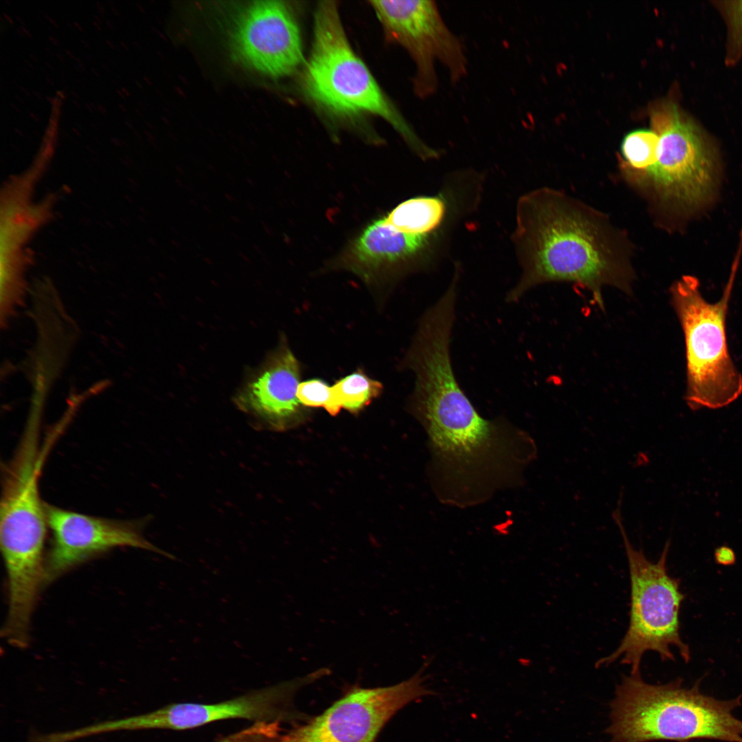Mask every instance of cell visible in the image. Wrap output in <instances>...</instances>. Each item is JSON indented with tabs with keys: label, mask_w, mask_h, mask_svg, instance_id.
I'll return each instance as SVG.
<instances>
[{
	"label": "cell",
	"mask_w": 742,
	"mask_h": 742,
	"mask_svg": "<svg viewBox=\"0 0 742 742\" xmlns=\"http://www.w3.org/2000/svg\"><path fill=\"white\" fill-rule=\"evenodd\" d=\"M658 141L657 134L652 129H637L628 133L621 144L620 173L640 172L651 166Z\"/></svg>",
	"instance_id": "obj_17"
},
{
	"label": "cell",
	"mask_w": 742,
	"mask_h": 742,
	"mask_svg": "<svg viewBox=\"0 0 742 742\" xmlns=\"http://www.w3.org/2000/svg\"><path fill=\"white\" fill-rule=\"evenodd\" d=\"M622 495L612 513L623 539L628 560L631 584V609L628 629L619 646L611 654L599 659L596 666H607L620 660L629 665L631 674L640 673L644 654L657 653L662 660H675L673 647H676L685 661L690 660L688 644L679 634V613L684 594L679 590L677 578L667 572L666 561L671 546L668 540L656 562H652L642 550L631 544L622 523Z\"/></svg>",
	"instance_id": "obj_7"
},
{
	"label": "cell",
	"mask_w": 742,
	"mask_h": 742,
	"mask_svg": "<svg viewBox=\"0 0 742 742\" xmlns=\"http://www.w3.org/2000/svg\"><path fill=\"white\" fill-rule=\"evenodd\" d=\"M382 385L357 371L337 381L332 387L335 399L339 407L356 412L364 406L382 390Z\"/></svg>",
	"instance_id": "obj_18"
},
{
	"label": "cell",
	"mask_w": 742,
	"mask_h": 742,
	"mask_svg": "<svg viewBox=\"0 0 742 742\" xmlns=\"http://www.w3.org/2000/svg\"><path fill=\"white\" fill-rule=\"evenodd\" d=\"M416 411L429 437L434 492L446 504H480L521 483L537 456L534 440L505 418L480 415L460 387L451 361L437 358L416 376Z\"/></svg>",
	"instance_id": "obj_1"
},
{
	"label": "cell",
	"mask_w": 742,
	"mask_h": 742,
	"mask_svg": "<svg viewBox=\"0 0 742 742\" xmlns=\"http://www.w3.org/2000/svg\"><path fill=\"white\" fill-rule=\"evenodd\" d=\"M650 117L659 137L655 161L643 171L621 175L645 201L655 224L665 228L709 201L717 160L708 138L675 104L655 106Z\"/></svg>",
	"instance_id": "obj_4"
},
{
	"label": "cell",
	"mask_w": 742,
	"mask_h": 742,
	"mask_svg": "<svg viewBox=\"0 0 742 742\" xmlns=\"http://www.w3.org/2000/svg\"><path fill=\"white\" fill-rule=\"evenodd\" d=\"M315 681V675L310 673L222 701L171 703L146 713L113 720L112 728L115 732L182 731L232 719L247 720L252 723H280L291 726L304 721V715L295 706L297 693Z\"/></svg>",
	"instance_id": "obj_9"
},
{
	"label": "cell",
	"mask_w": 742,
	"mask_h": 742,
	"mask_svg": "<svg viewBox=\"0 0 742 742\" xmlns=\"http://www.w3.org/2000/svg\"><path fill=\"white\" fill-rule=\"evenodd\" d=\"M512 241L521 273L508 292L507 302L548 282L581 286L600 308L604 286L632 291L633 245L626 232L604 213L564 192L543 187L522 195Z\"/></svg>",
	"instance_id": "obj_2"
},
{
	"label": "cell",
	"mask_w": 742,
	"mask_h": 742,
	"mask_svg": "<svg viewBox=\"0 0 742 742\" xmlns=\"http://www.w3.org/2000/svg\"><path fill=\"white\" fill-rule=\"evenodd\" d=\"M732 3L725 8L730 27L731 54L734 56L742 49V1Z\"/></svg>",
	"instance_id": "obj_21"
},
{
	"label": "cell",
	"mask_w": 742,
	"mask_h": 742,
	"mask_svg": "<svg viewBox=\"0 0 742 742\" xmlns=\"http://www.w3.org/2000/svg\"><path fill=\"white\" fill-rule=\"evenodd\" d=\"M38 429H27L6 468L0 508L1 546L44 547L47 519L40 497L38 479L43 455Z\"/></svg>",
	"instance_id": "obj_13"
},
{
	"label": "cell",
	"mask_w": 742,
	"mask_h": 742,
	"mask_svg": "<svg viewBox=\"0 0 742 742\" xmlns=\"http://www.w3.org/2000/svg\"><path fill=\"white\" fill-rule=\"evenodd\" d=\"M741 699V695L728 700L707 695L699 682L690 688L682 679L653 685L631 674L616 687L607 732L610 742H742V720L733 713Z\"/></svg>",
	"instance_id": "obj_3"
},
{
	"label": "cell",
	"mask_w": 742,
	"mask_h": 742,
	"mask_svg": "<svg viewBox=\"0 0 742 742\" xmlns=\"http://www.w3.org/2000/svg\"><path fill=\"white\" fill-rule=\"evenodd\" d=\"M432 236L399 232L383 218L368 226L350 245L340 258V265L369 279L383 269L420 255L429 247Z\"/></svg>",
	"instance_id": "obj_14"
},
{
	"label": "cell",
	"mask_w": 742,
	"mask_h": 742,
	"mask_svg": "<svg viewBox=\"0 0 742 742\" xmlns=\"http://www.w3.org/2000/svg\"><path fill=\"white\" fill-rule=\"evenodd\" d=\"M232 43L237 60L269 77L289 75L303 62L299 27L281 1L251 5L240 18Z\"/></svg>",
	"instance_id": "obj_12"
},
{
	"label": "cell",
	"mask_w": 742,
	"mask_h": 742,
	"mask_svg": "<svg viewBox=\"0 0 742 742\" xmlns=\"http://www.w3.org/2000/svg\"><path fill=\"white\" fill-rule=\"evenodd\" d=\"M738 254L721 299L706 301L697 278L684 276L671 287V302L684 336L685 400L693 410L719 409L742 394V375L729 354L726 316L739 264Z\"/></svg>",
	"instance_id": "obj_6"
},
{
	"label": "cell",
	"mask_w": 742,
	"mask_h": 742,
	"mask_svg": "<svg viewBox=\"0 0 742 742\" xmlns=\"http://www.w3.org/2000/svg\"><path fill=\"white\" fill-rule=\"evenodd\" d=\"M297 396L304 405L324 407L332 415L337 414L341 409L335 399L332 387L321 379H311L300 383Z\"/></svg>",
	"instance_id": "obj_19"
},
{
	"label": "cell",
	"mask_w": 742,
	"mask_h": 742,
	"mask_svg": "<svg viewBox=\"0 0 742 742\" xmlns=\"http://www.w3.org/2000/svg\"><path fill=\"white\" fill-rule=\"evenodd\" d=\"M427 666L394 685L351 688L322 714L284 728L278 742H375L398 710L422 697L437 695L425 683Z\"/></svg>",
	"instance_id": "obj_8"
},
{
	"label": "cell",
	"mask_w": 742,
	"mask_h": 742,
	"mask_svg": "<svg viewBox=\"0 0 742 742\" xmlns=\"http://www.w3.org/2000/svg\"><path fill=\"white\" fill-rule=\"evenodd\" d=\"M445 212L446 204L439 196H420L400 203L384 219L399 232L430 236L441 225Z\"/></svg>",
	"instance_id": "obj_16"
},
{
	"label": "cell",
	"mask_w": 742,
	"mask_h": 742,
	"mask_svg": "<svg viewBox=\"0 0 742 742\" xmlns=\"http://www.w3.org/2000/svg\"><path fill=\"white\" fill-rule=\"evenodd\" d=\"M302 85L308 96L330 113L344 117H381L420 157H438L439 152L416 135L352 50L334 1H321L315 10L313 47Z\"/></svg>",
	"instance_id": "obj_5"
},
{
	"label": "cell",
	"mask_w": 742,
	"mask_h": 742,
	"mask_svg": "<svg viewBox=\"0 0 742 742\" xmlns=\"http://www.w3.org/2000/svg\"><path fill=\"white\" fill-rule=\"evenodd\" d=\"M52 545L45 561L46 583L85 561L118 547H133L171 557L148 541L131 522L96 517L45 503Z\"/></svg>",
	"instance_id": "obj_11"
},
{
	"label": "cell",
	"mask_w": 742,
	"mask_h": 742,
	"mask_svg": "<svg viewBox=\"0 0 742 742\" xmlns=\"http://www.w3.org/2000/svg\"><path fill=\"white\" fill-rule=\"evenodd\" d=\"M284 727L280 723H253L246 728L218 737L211 742H278L279 734Z\"/></svg>",
	"instance_id": "obj_20"
},
{
	"label": "cell",
	"mask_w": 742,
	"mask_h": 742,
	"mask_svg": "<svg viewBox=\"0 0 742 742\" xmlns=\"http://www.w3.org/2000/svg\"><path fill=\"white\" fill-rule=\"evenodd\" d=\"M715 559L718 564L722 565H732L736 561V555L732 548L727 546H721L715 550Z\"/></svg>",
	"instance_id": "obj_22"
},
{
	"label": "cell",
	"mask_w": 742,
	"mask_h": 742,
	"mask_svg": "<svg viewBox=\"0 0 742 742\" xmlns=\"http://www.w3.org/2000/svg\"><path fill=\"white\" fill-rule=\"evenodd\" d=\"M299 381L298 362L293 354L284 348L248 385L241 402L265 419L275 423L286 420L299 409Z\"/></svg>",
	"instance_id": "obj_15"
},
{
	"label": "cell",
	"mask_w": 742,
	"mask_h": 742,
	"mask_svg": "<svg viewBox=\"0 0 742 742\" xmlns=\"http://www.w3.org/2000/svg\"><path fill=\"white\" fill-rule=\"evenodd\" d=\"M371 5L388 38L409 52L416 67L414 89L425 98L437 87L436 61L457 81L466 72V58L460 40L444 22L433 1H372Z\"/></svg>",
	"instance_id": "obj_10"
}]
</instances>
